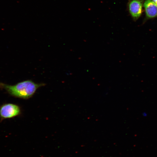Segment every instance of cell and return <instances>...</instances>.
Here are the masks:
<instances>
[{
  "instance_id": "1",
  "label": "cell",
  "mask_w": 157,
  "mask_h": 157,
  "mask_svg": "<svg viewBox=\"0 0 157 157\" xmlns=\"http://www.w3.org/2000/svg\"><path fill=\"white\" fill-rule=\"evenodd\" d=\"M44 85V83H37L28 80L13 85L0 83V88L14 97L27 99L33 96L38 88Z\"/></svg>"
},
{
  "instance_id": "3",
  "label": "cell",
  "mask_w": 157,
  "mask_h": 157,
  "mask_svg": "<svg viewBox=\"0 0 157 157\" xmlns=\"http://www.w3.org/2000/svg\"><path fill=\"white\" fill-rule=\"evenodd\" d=\"M144 0H130L128 3L129 12L134 21L141 16L142 11Z\"/></svg>"
},
{
  "instance_id": "4",
  "label": "cell",
  "mask_w": 157,
  "mask_h": 157,
  "mask_svg": "<svg viewBox=\"0 0 157 157\" xmlns=\"http://www.w3.org/2000/svg\"><path fill=\"white\" fill-rule=\"evenodd\" d=\"M147 19L153 18L157 17V5L152 0H145L143 3Z\"/></svg>"
},
{
  "instance_id": "2",
  "label": "cell",
  "mask_w": 157,
  "mask_h": 157,
  "mask_svg": "<svg viewBox=\"0 0 157 157\" xmlns=\"http://www.w3.org/2000/svg\"><path fill=\"white\" fill-rule=\"evenodd\" d=\"M21 113L20 107L11 103L4 104L0 106V119L1 121L19 115Z\"/></svg>"
},
{
  "instance_id": "5",
  "label": "cell",
  "mask_w": 157,
  "mask_h": 157,
  "mask_svg": "<svg viewBox=\"0 0 157 157\" xmlns=\"http://www.w3.org/2000/svg\"><path fill=\"white\" fill-rule=\"evenodd\" d=\"M152 0L157 5V0Z\"/></svg>"
}]
</instances>
